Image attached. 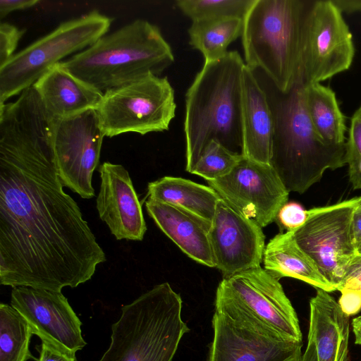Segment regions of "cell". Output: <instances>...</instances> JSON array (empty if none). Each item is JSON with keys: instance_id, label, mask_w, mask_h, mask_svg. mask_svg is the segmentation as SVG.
<instances>
[{"instance_id": "obj_1", "label": "cell", "mask_w": 361, "mask_h": 361, "mask_svg": "<svg viewBox=\"0 0 361 361\" xmlns=\"http://www.w3.org/2000/svg\"><path fill=\"white\" fill-rule=\"evenodd\" d=\"M54 118L32 86L0 106V283L61 291L106 260L63 190Z\"/></svg>"}, {"instance_id": "obj_2", "label": "cell", "mask_w": 361, "mask_h": 361, "mask_svg": "<svg viewBox=\"0 0 361 361\" xmlns=\"http://www.w3.org/2000/svg\"><path fill=\"white\" fill-rule=\"evenodd\" d=\"M238 51L204 61L185 93V170L191 173L206 146L216 140L242 154V79ZM243 155V154H242Z\"/></svg>"}, {"instance_id": "obj_3", "label": "cell", "mask_w": 361, "mask_h": 361, "mask_svg": "<svg viewBox=\"0 0 361 361\" xmlns=\"http://www.w3.org/2000/svg\"><path fill=\"white\" fill-rule=\"evenodd\" d=\"M173 61L171 47L159 28L137 19L61 63L104 93L148 75H159Z\"/></svg>"}, {"instance_id": "obj_4", "label": "cell", "mask_w": 361, "mask_h": 361, "mask_svg": "<svg viewBox=\"0 0 361 361\" xmlns=\"http://www.w3.org/2000/svg\"><path fill=\"white\" fill-rule=\"evenodd\" d=\"M281 94L270 104L274 129L269 164L289 192L302 194L326 170L345 165V145L328 144L318 135L307 110L304 85Z\"/></svg>"}, {"instance_id": "obj_5", "label": "cell", "mask_w": 361, "mask_h": 361, "mask_svg": "<svg viewBox=\"0 0 361 361\" xmlns=\"http://www.w3.org/2000/svg\"><path fill=\"white\" fill-rule=\"evenodd\" d=\"M310 1L255 0L243 18L245 66L260 68L279 93L300 85L302 39Z\"/></svg>"}, {"instance_id": "obj_6", "label": "cell", "mask_w": 361, "mask_h": 361, "mask_svg": "<svg viewBox=\"0 0 361 361\" xmlns=\"http://www.w3.org/2000/svg\"><path fill=\"white\" fill-rule=\"evenodd\" d=\"M182 306L180 294L167 282L123 305L111 326L110 345L98 361H171L190 331Z\"/></svg>"}, {"instance_id": "obj_7", "label": "cell", "mask_w": 361, "mask_h": 361, "mask_svg": "<svg viewBox=\"0 0 361 361\" xmlns=\"http://www.w3.org/2000/svg\"><path fill=\"white\" fill-rule=\"evenodd\" d=\"M113 18L92 11L61 23L0 67V106L20 94L64 57L90 47L109 31Z\"/></svg>"}, {"instance_id": "obj_8", "label": "cell", "mask_w": 361, "mask_h": 361, "mask_svg": "<svg viewBox=\"0 0 361 361\" xmlns=\"http://www.w3.org/2000/svg\"><path fill=\"white\" fill-rule=\"evenodd\" d=\"M176 108L168 78L148 75L104 92L97 113L102 133L112 137L167 130Z\"/></svg>"}, {"instance_id": "obj_9", "label": "cell", "mask_w": 361, "mask_h": 361, "mask_svg": "<svg viewBox=\"0 0 361 361\" xmlns=\"http://www.w3.org/2000/svg\"><path fill=\"white\" fill-rule=\"evenodd\" d=\"M213 338L205 361H297L302 341L274 331L226 300L216 296Z\"/></svg>"}, {"instance_id": "obj_10", "label": "cell", "mask_w": 361, "mask_h": 361, "mask_svg": "<svg viewBox=\"0 0 361 361\" xmlns=\"http://www.w3.org/2000/svg\"><path fill=\"white\" fill-rule=\"evenodd\" d=\"M355 53L352 33L332 0L310 1L302 29L300 85L321 83L348 70Z\"/></svg>"}, {"instance_id": "obj_11", "label": "cell", "mask_w": 361, "mask_h": 361, "mask_svg": "<svg viewBox=\"0 0 361 361\" xmlns=\"http://www.w3.org/2000/svg\"><path fill=\"white\" fill-rule=\"evenodd\" d=\"M355 197L307 210L305 222L292 231L300 246L336 289L345 271L357 255L351 233Z\"/></svg>"}, {"instance_id": "obj_12", "label": "cell", "mask_w": 361, "mask_h": 361, "mask_svg": "<svg viewBox=\"0 0 361 361\" xmlns=\"http://www.w3.org/2000/svg\"><path fill=\"white\" fill-rule=\"evenodd\" d=\"M216 296L282 336L302 341L297 313L279 279L261 266L223 279Z\"/></svg>"}, {"instance_id": "obj_13", "label": "cell", "mask_w": 361, "mask_h": 361, "mask_svg": "<svg viewBox=\"0 0 361 361\" xmlns=\"http://www.w3.org/2000/svg\"><path fill=\"white\" fill-rule=\"evenodd\" d=\"M104 137L97 110L54 120V147L59 176L63 187L82 198L94 196L92 179L99 164Z\"/></svg>"}, {"instance_id": "obj_14", "label": "cell", "mask_w": 361, "mask_h": 361, "mask_svg": "<svg viewBox=\"0 0 361 361\" xmlns=\"http://www.w3.org/2000/svg\"><path fill=\"white\" fill-rule=\"evenodd\" d=\"M207 182L221 198L262 228L276 219L290 193L269 164L244 157L228 174Z\"/></svg>"}, {"instance_id": "obj_15", "label": "cell", "mask_w": 361, "mask_h": 361, "mask_svg": "<svg viewBox=\"0 0 361 361\" xmlns=\"http://www.w3.org/2000/svg\"><path fill=\"white\" fill-rule=\"evenodd\" d=\"M262 228L219 199L209 235L215 267L223 279L260 266L265 248Z\"/></svg>"}, {"instance_id": "obj_16", "label": "cell", "mask_w": 361, "mask_h": 361, "mask_svg": "<svg viewBox=\"0 0 361 361\" xmlns=\"http://www.w3.org/2000/svg\"><path fill=\"white\" fill-rule=\"evenodd\" d=\"M11 305L25 318L41 340L75 353L86 345L82 323L61 291L15 287Z\"/></svg>"}, {"instance_id": "obj_17", "label": "cell", "mask_w": 361, "mask_h": 361, "mask_svg": "<svg viewBox=\"0 0 361 361\" xmlns=\"http://www.w3.org/2000/svg\"><path fill=\"white\" fill-rule=\"evenodd\" d=\"M98 171L101 183L96 207L99 218L117 240H142L147 226L128 171L109 161L100 165Z\"/></svg>"}, {"instance_id": "obj_18", "label": "cell", "mask_w": 361, "mask_h": 361, "mask_svg": "<svg viewBox=\"0 0 361 361\" xmlns=\"http://www.w3.org/2000/svg\"><path fill=\"white\" fill-rule=\"evenodd\" d=\"M32 87L54 119L97 110L104 94L73 75L61 62L49 68Z\"/></svg>"}, {"instance_id": "obj_19", "label": "cell", "mask_w": 361, "mask_h": 361, "mask_svg": "<svg viewBox=\"0 0 361 361\" xmlns=\"http://www.w3.org/2000/svg\"><path fill=\"white\" fill-rule=\"evenodd\" d=\"M274 116L266 92L245 66L242 79V136L244 157L269 164Z\"/></svg>"}, {"instance_id": "obj_20", "label": "cell", "mask_w": 361, "mask_h": 361, "mask_svg": "<svg viewBox=\"0 0 361 361\" xmlns=\"http://www.w3.org/2000/svg\"><path fill=\"white\" fill-rule=\"evenodd\" d=\"M145 208L158 227L189 257L215 267L210 224L178 207L149 197Z\"/></svg>"}, {"instance_id": "obj_21", "label": "cell", "mask_w": 361, "mask_h": 361, "mask_svg": "<svg viewBox=\"0 0 361 361\" xmlns=\"http://www.w3.org/2000/svg\"><path fill=\"white\" fill-rule=\"evenodd\" d=\"M308 337L314 342L319 361H346L349 317L329 292L317 288L310 300Z\"/></svg>"}, {"instance_id": "obj_22", "label": "cell", "mask_w": 361, "mask_h": 361, "mask_svg": "<svg viewBox=\"0 0 361 361\" xmlns=\"http://www.w3.org/2000/svg\"><path fill=\"white\" fill-rule=\"evenodd\" d=\"M264 269L276 279L291 277L327 292L336 290L312 258L297 244L292 231L276 235L265 246Z\"/></svg>"}, {"instance_id": "obj_23", "label": "cell", "mask_w": 361, "mask_h": 361, "mask_svg": "<svg viewBox=\"0 0 361 361\" xmlns=\"http://www.w3.org/2000/svg\"><path fill=\"white\" fill-rule=\"evenodd\" d=\"M149 198L178 207L211 224L221 197L211 187L179 177L149 183Z\"/></svg>"}, {"instance_id": "obj_24", "label": "cell", "mask_w": 361, "mask_h": 361, "mask_svg": "<svg viewBox=\"0 0 361 361\" xmlns=\"http://www.w3.org/2000/svg\"><path fill=\"white\" fill-rule=\"evenodd\" d=\"M305 94L307 110L318 135L328 144L345 145V117L333 90L321 83H312L305 86Z\"/></svg>"}, {"instance_id": "obj_25", "label": "cell", "mask_w": 361, "mask_h": 361, "mask_svg": "<svg viewBox=\"0 0 361 361\" xmlns=\"http://www.w3.org/2000/svg\"><path fill=\"white\" fill-rule=\"evenodd\" d=\"M243 19L223 18L192 22L188 29L189 44L200 51L204 61L221 59L228 47L241 37Z\"/></svg>"}, {"instance_id": "obj_26", "label": "cell", "mask_w": 361, "mask_h": 361, "mask_svg": "<svg viewBox=\"0 0 361 361\" xmlns=\"http://www.w3.org/2000/svg\"><path fill=\"white\" fill-rule=\"evenodd\" d=\"M32 334L31 326L19 312L0 304V361L37 360L29 348Z\"/></svg>"}, {"instance_id": "obj_27", "label": "cell", "mask_w": 361, "mask_h": 361, "mask_svg": "<svg viewBox=\"0 0 361 361\" xmlns=\"http://www.w3.org/2000/svg\"><path fill=\"white\" fill-rule=\"evenodd\" d=\"M255 0H177V8L192 22L223 18L243 19Z\"/></svg>"}, {"instance_id": "obj_28", "label": "cell", "mask_w": 361, "mask_h": 361, "mask_svg": "<svg viewBox=\"0 0 361 361\" xmlns=\"http://www.w3.org/2000/svg\"><path fill=\"white\" fill-rule=\"evenodd\" d=\"M243 157L241 154L212 140L204 148L191 173L200 176L207 181L214 180L228 174Z\"/></svg>"}, {"instance_id": "obj_29", "label": "cell", "mask_w": 361, "mask_h": 361, "mask_svg": "<svg viewBox=\"0 0 361 361\" xmlns=\"http://www.w3.org/2000/svg\"><path fill=\"white\" fill-rule=\"evenodd\" d=\"M345 162L353 188L361 190V104L350 119L345 143Z\"/></svg>"}, {"instance_id": "obj_30", "label": "cell", "mask_w": 361, "mask_h": 361, "mask_svg": "<svg viewBox=\"0 0 361 361\" xmlns=\"http://www.w3.org/2000/svg\"><path fill=\"white\" fill-rule=\"evenodd\" d=\"M25 32L8 23L0 24V67L14 55L19 40Z\"/></svg>"}, {"instance_id": "obj_31", "label": "cell", "mask_w": 361, "mask_h": 361, "mask_svg": "<svg viewBox=\"0 0 361 361\" xmlns=\"http://www.w3.org/2000/svg\"><path fill=\"white\" fill-rule=\"evenodd\" d=\"M307 210L297 202H287L279 210L276 219L280 224L292 231L300 227L307 220Z\"/></svg>"}, {"instance_id": "obj_32", "label": "cell", "mask_w": 361, "mask_h": 361, "mask_svg": "<svg viewBox=\"0 0 361 361\" xmlns=\"http://www.w3.org/2000/svg\"><path fill=\"white\" fill-rule=\"evenodd\" d=\"M350 289L361 293V254L353 258L347 267L337 290Z\"/></svg>"}, {"instance_id": "obj_33", "label": "cell", "mask_w": 361, "mask_h": 361, "mask_svg": "<svg viewBox=\"0 0 361 361\" xmlns=\"http://www.w3.org/2000/svg\"><path fill=\"white\" fill-rule=\"evenodd\" d=\"M37 361H77L75 353L59 348L47 340H41Z\"/></svg>"}, {"instance_id": "obj_34", "label": "cell", "mask_w": 361, "mask_h": 361, "mask_svg": "<svg viewBox=\"0 0 361 361\" xmlns=\"http://www.w3.org/2000/svg\"><path fill=\"white\" fill-rule=\"evenodd\" d=\"M340 292L341 295L338 303L342 311L348 317L357 314L361 310V293L350 289Z\"/></svg>"}, {"instance_id": "obj_35", "label": "cell", "mask_w": 361, "mask_h": 361, "mask_svg": "<svg viewBox=\"0 0 361 361\" xmlns=\"http://www.w3.org/2000/svg\"><path fill=\"white\" fill-rule=\"evenodd\" d=\"M39 2L38 0H0V19L14 11L31 8Z\"/></svg>"}, {"instance_id": "obj_36", "label": "cell", "mask_w": 361, "mask_h": 361, "mask_svg": "<svg viewBox=\"0 0 361 361\" xmlns=\"http://www.w3.org/2000/svg\"><path fill=\"white\" fill-rule=\"evenodd\" d=\"M352 238L357 249L361 245V207H356L353 212L351 223Z\"/></svg>"}, {"instance_id": "obj_37", "label": "cell", "mask_w": 361, "mask_h": 361, "mask_svg": "<svg viewBox=\"0 0 361 361\" xmlns=\"http://www.w3.org/2000/svg\"><path fill=\"white\" fill-rule=\"evenodd\" d=\"M332 1L342 13L361 12V0H332Z\"/></svg>"}, {"instance_id": "obj_38", "label": "cell", "mask_w": 361, "mask_h": 361, "mask_svg": "<svg viewBox=\"0 0 361 361\" xmlns=\"http://www.w3.org/2000/svg\"><path fill=\"white\" fill-rule=\"evenodd\" d=\"M297 361H319L316 346L311 338L308 337L306 350Z\"/></svg>"}, {"instance_id": "obj_39", "label": "cell", "mask_w": 361, "mask_h": 361, "mask_svg": "<svg viewBox=\"0 0 361 361\" xmlns=\"http://www.w3.org/2000/svg\"><path fill=\"white\" fill-rule=\"evenodd\" d=\"M351 325L355 336V343L361 345V316L354 318Z\"/></svg>"}, {"instance_id": "obj_40", "label": "cell", "mask_w": 361, "mask_h": 361, "mask_svg": "<svg viewBox=\"0 0 361 361\" xmlns=\"http://www.w3.org/2000/svg\"><path fill=\"white\" fill-rule=\"evenodd\" d=\"M355 202L356 207H361V196L358 197H355Z\"/></svg>"}, {"instance_id": "obj_41", "label": "cell", "mask_w": 361, "mask_h": 361, "mask_svg": "<svg viewBox=\"0 0 361 361\" xmlns=\"http://www.w3.org/2000/svg\"><path fill=\"white\" fill-rule=\"evenodd\" d=\"M357 252L361 254V245L359 246V247L357 248Z\"/></svg>"}]
</instances>
